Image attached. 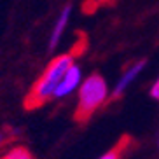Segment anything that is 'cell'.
Wrapping results in <instances>:
<instances>
[{
  "instance_id": "277c9868",
  "label": "cell",
  "mask_w": 159,
  "mask_h": 159,
  "mask_svg": "<svg viewBox=\"0 0 159 159\" xmlns=\"http://www.w3.org/2000/svg\"><path fill=\"white\" fill-rule=\"evenodd\" d=\"M80 84H82V70H80V66L77 63H74L66 70V74L63 75V79H61L60 86L56 89V93H54V98L61 100V98H65V96H70L75 89L80 88Z\"/></svg>"
},
{
  "instance_id": "9c48e42d",
  "label": "cell",
  "mask_w": 159,
  "mask_h": 159,
  "mask_svg": "<svg viewBox=\"0 0 159 159\" xmlns=\"http://www.w3.org/2000/svg\"><path fill=\"white\" fill-rule=\"evenodd\" d=\"M2 142H4V135H2V133H0V143H2Z\"/></svg>"
},
{
  "instance_id": "ba28073f",
  "label": "cell",
  "mask_w": 159,
  "mask_h": 159,
  "mask_svg": "<svg viewBox=\"0 0 159 159\" xmlns=\"http://www.w3.org/2000/svg\"><path fill=\"white\" fill-rule=\"evenodd\" d=\"M150 98H154L156 102H159V77L156 79V82L150 86Z\"/></svg>"
},
{
  "instance_id": "7a4b0ae2",
  "label": "cell",
  "mask_w": 159,
  "mask_h": 159,
  "mask_svg": "<svg viewBox=\"0 0 159 159\" xmlns=\"http://www.w3.org/2000/svg\"><path fill=\"white\" fill-rule=\"evenodd\" d=\"M110 96L107 80L100 74L88 75L79 88V98L75 107V121L86 122L98 108H102L107 103Z\"/></svg>"
},
{
  "instance_id": "6da1fadb",
  "label": "cell",
  "mask_w": 159,
  "mask_h": 159,
  "mask_svg": "<svg viewBox=\"0 0 159 159\" xmlns=\"http://www.w3.org/2000/svg\"><path fill=\"white\" fill-rule=\"evenodd\" d=\"M75 63V56L72 52L66 54H60L47 65V68L44 70V74L39 77V80L33 84L32 91L28 93V96L25 98V107L26 108H37L40 105H44L46 102H49L51 98H54L58 86H60L63 75L66 74V70Z\"/></svg>"
},
{
  "instance_id": "3957f363",
  "label": "cell",
  "mask_w": 159,
  "mask_h": 159,
  "mask_svg": "<svg viewBox=\"0 0 159 159\" xmlns=\"http://www.w3.org/2000/svg\"><path fill=\"white\" fill-rule=\"evenodd\" d=\"M145 66H147V61H145V60L135 61L133 65L128 66L126 70L121 74V77L117 79L116 86H114V89H112V93H110V98H112V100L121 98L122 94L128 91V88H129V86L138 79V75L145 70Z\"/></svg>"
},
{
  "instance_id": "5b68a950",
  "label": "cell",
  "mask_w": 159,
  "mask_h": 159,
  "mask_svg": "<svg viewBox=\"0 0 159 159\" xmlns=\"http://www.w3.org/2000/svg\"><path fill=\"white\" fill-rule=\"evenodd\" d=\"M70 16H72V5L66 4L63 9L60 11V14L58 18L54 19V25H52V30H51V35H49V51H54L56 46L60 44L61 37H63V33H65L66 26H68V21H70Z\"/></svg>"
},
{
  "instance_id": "52a82bcc",
  "label": "cell",
  "mask_w": 159,
  "mask_h": 159,
  "mask_svg": "<svg viewBox=\"0 0 159 159\" xmlns=\"http://www.w3.org/2000/svg\"><path fill=\"white\" fill-rule=\"evenodd\" d=\"M4 159H35V157L32 156V152L28 149H25V147H14L12 150H9L4 156Z\"/></svg>"
},
{
  "instance_id": "8992f818",
  "label": "cell",
  "mask_w": 159,
  "mask_h": 159,
  "mask_svg": "<svg viewBox=\"0 0 159 159\" xmlns=\"http://www.w3.org/2000/svg\"><path fill=\"white\" fill-rule=\"evenodd\" d=\"M129 143H131V138L129 136H122L121 140L117 142L116 145H114L110 150H107L103 156H100L98 159H121L122 157V154L126 152V149L129 147Z\"/></svg>"
}]
</instances>
